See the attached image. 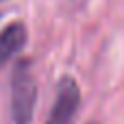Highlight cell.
Here are the masks:
<instances>
[{"label":"cell","instance_id":"cell-1","mask_svg":"<svg viewBox=\"0 0 124 124\" xmlns=\"http://www.w3.org/2000/svg\"><path fill=\"white\" fill-rule=\"evenodd\" d=\"M37 100V83L31 70V61L22 59L13 68L11 76V113L15 124H28L33 120Z\"/></svg>","mask_w":124,"mask_h":124},{"label":"cell","instance_id":"cell-2","mask_svg":"<svg viewBox=\"0 0 124 124\" xmlns=\"http://www.w3.org/2000/svg\"><path fill=\"white\" fill-rule=\"evenodd\" d=\"M81 105V92L74 78H61L59 87H57V98L50 111V118L46 124H70L74 120L76 111Z\"/></svg>","mask_w":124,"mask_h":124},{"label":"cell","instance_id":"cell-3","mask_svg":"<svg viewBox=\"0 0 124 124\" xmlns=\"http://www.w3.org/2000/svg\"><path fill=\"white\" fill-rule=\"evenodd\" d=\"M26 44V28L20 22L9 24L2 33H0V65L4 61H9L13 54H17Z\"/></svg>","mask_w":124,"mask_h":124}]
</instances>
